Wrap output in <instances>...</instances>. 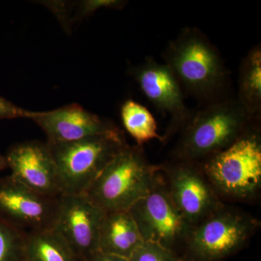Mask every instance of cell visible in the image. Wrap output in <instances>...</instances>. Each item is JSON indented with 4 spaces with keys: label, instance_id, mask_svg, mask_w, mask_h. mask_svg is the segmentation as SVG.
Returning <instances> with one entry per match:
<instances>
[{
    "label": "cell",
    "instance_id": "cell-23",
    "mask_svg": "<svg viewBox=\"0 0 261 261\" xmlns=\"http://www.w3.org/2000/svg\"><path fill=\"white\" fill-rule=\"evenodd\" d=\"M7 167L8 166H7L6 159H5V156L0 154V172Z\"/></svg>",
    "mask_w": 261,
    "mask_h": 261
},
{
    "label": "cell",
    "instance_id": "cell-9",
    "mask_svg": "<svg viewBox=\"0 0 261 261\" xmlns=\"http://www.w3.org/2000/svg\"><path fill=\"white\" fill-rule=\"evenodd\" d=\"M106 214L84 194L61 195L57 199L51 228L86 261L98 250L99 229Z\"/></svg>",
    "mask_w": 261,
    "mask_h": 261
},
{
    "label": "cell",
    "instance_id": "cell-14",
    "mask_svg": "<svg viewBox=\"0 0 261 261\" xmlns=\"http://www.w3.org/2000/svg\"><path fill=\"white\" fill-rule=\"evenodd\" d=\"M143 243L137 224L128 211L105 215L99 229L98 251L128 259Z\"/></svg>",
    "mask_w": 261,
    "mask_h": 261
},
{
    "label": "cell",
    "instance_id": "cell-6",
    "mask_svg": "<svg viewBox=\"0 0 261 261\" xmlns=\"http://www.w3.org/2000/svg\"><path fill=\"white\" fill-rule=\"evenodd\" d=\"M258 220L224 205L192 226L184 261H221L240 251L260 226Z\"/></svg>",
    "mask_w": 261,
    "mask_h": 261
},
{
    "label": "cell",
    "instance_id": "cell-19",
    "mask_svg": "<svg viewBox=\"0 0 261 261\" xmlns=\"http://www.w3.org/2000/svg\"><path fill=\"white\" fill-rule=\"evenodd\" d=\"M128 261H184L176 252L157 244L144 242L130 255Z\"/></svg>",
    "mask_w": 261,
    "mask_h": 261
},
{
    "label": "cell",
    "instance_id": "cell-8",
    "mask_svg": "<svg viewBox=\"0 0 261 261\" xmlns=\"http://www.w3.org/2000/svg\"><path fill=\"white\" fill-rule=\"evenodd\" d=\"M161 169L173 202L192 226L224 205L198 163L174 161Z\"/></svg>",
    "mask_w": 261,
    "mask_h": 261
},
{
    "label": "cell",
    "instance_id": "cell-7",
    "mask_svg": "<svg viewBox=\"0 0 261 261\" xmlns=\"http://www.w3.org/2000/svg\"><path fill=\"white\" fill-rule=\"evenodd\" d=\"M128 211L144 242L157 244L177 254L184 250L192 226L173 202L162 169L148 194Z\"/></svg>",
    "mask_w": 261,
    "mask_h": 261
},
{
    "label": "cell",
    "instance_id": "cell-1",
    "mask_svg": "<svg viewBox=\"0 0 261 261\" xmlns=\"http://www.w3.org/2000/svg\"><path fill=\"white\" fill-rule=\"evenodd\" d=\"M253 116L238 99L216 101L192 115L175 147V161L197 163L231 145L250 127Z\"/></svg>",
    "mask_w": 261,
    "mask_h": 261
},
{
    "label": "cell",
    "instance_id": "cell-17",
    "mask_svg": "<svg viewBox=\"0 0 261 261\" xmlns=\"http://www.w3.org/2000/svg\"><path fill=\"white\" fill-rule=\"evenodd\" d=\"M123 126L136 142L141 146L154 139L164 141L158 134L157 123L152 113L140 103L128 99L121 107Z\"/></svg>",
    "mask_w": 261,
    "mask_h": 261
},
{
    "label": "cell",
    "instance_id": "cell-16",
    "mask_svg": "<svg viewBox=\"0 0 261 261\" xmlns=\"http://www.w3.org/2000/svg\"><path fill=\"white\" fill-rule=\"evenodd\" d=\"M239 102L249 114L255 116L261 107V50L260 45L249 51L240 73Z\"/></svg>",
    "mask_w": 261,
    "mask_h": 261
},
{
    "label": "cell",
    "instance_id": "cell-21",
    "mask_svg": "<svg viewBox=\"0 0 261 261\" xmlns=\"http://www.w3.org/2000/svg\"><path fill=\"white\" fill-rule=\"evenodd\" d=\"M123 2L116 0H88L82 3L81 15H87L102 8H118Z\"/></svg>",
    "mask_w": 261,
    "mask_h": 261
},
{
    "label": "cell",
    "instance_id": "cell-5",
    "mask_svg": "<svg viewBox=\"0 0 261 261\" xmlns=\"http://www.w3.org/2000/svg\"><path fill=\"white\" fill-rule=\"evenodd\" d=\"M61 195L85 194L103 170L127 145L123 133L68 142H48Z\"/></svg>",
    "mask_w": 261,
    "mask_h": 261
},
{
    "label": "cell",
    "instance_id": "cell-3",
    "mask_svg": "<svg viewBox=\"0 0 261 261\" xmlns=\"http://www.w3.org/2000/svg\"><path fill=\"white\" fill-rule=\"evenodd\" d=\"M202 171L220 198L252 200L261 187V140L250 128L226 149L202 161Z\"/></svg>",
    "mask_w": 261,
    "mask_h": 261
},
{
    "label": "cell",
    "instance_id": "cell-4",
    "mask_svg": "<svg viewBox=\"0 0 261 261\" xmlns=\"http://www.w3.org/2000/svg\"><path fill=\"white\" fill-rule=\"evenodd\" d=\"M168 68L181 87L201 98H212L224 89L227 72L217 49L200 31L186 29L169 44Z\"/></svg>",
    "mask_w": 261,
    "mask_h": 261
},
{
    "label": "cell",
    "instance_id": "cell-2",
    "mask_svg": "<svg viewBox=\"0 0 261 261\" xmlns=\"http://www.w3.org/2000/svg\"><path fill=\"white\" fill-rule=\"evenodd\" d=\"M161 171L141 146L126 145L84 194L105 213L128 211L150 191Z\"/></svg>",
    "mask_w": 261,
    "mask_h": 261
},
{
    "label": "cell",
    "instance_id": "cell-12",
    "mask_svg": "<svg viewBox=\"0 0 261 261\" xmlns=\"http://www.w3.org/2000/svg\"><path fill=\"white\" fill-rule=\"evenodd\" d=\"M11 176L34 191L50 197L61 195L54 160L48 144H18L5 156Z\"/></svg>",
    "mask_w": 261,
    "mask_h": 261
},
{
    "label": "cell",
    "instance_id": "cell-22",
    "mask_svg": "<svg viewBox=\"0 0 261 261\" xmlns=\"http://www.w3.org/2000/svg\"><path fill=\"white\" fill-rule=\"evenodd\" d=\"M86 261H128V259L118 255L103 253L97 250Z\"/></svg>",
    "mask_w": 261,
    "mask_h": 261
},
{
    "label": "cell",
    "instance_id": "cell-18",
    "mask_svg": "<svg viewBox=\"0 0 261 261\" xmlns=\"http://www.w3.org/2000/svg\"><path fill=\"white\" fill-rule=\"evenodd\" d=\"M27 233L0 218V261H24Z\"/></svg>",
    "mask_w": 261,
    "mask_h": 261
},
{
    "label": "cell",
    "instance_id": "cell-11",
    "mask_svg": "<svg viewBox=\"0 0 261 261\" xmlns=\"http://www.w3.org/2000/svg\"><path fill=\"white\" fill-rule=\"evenodd\" d=\"M135 76L147 99L171 116L163 140L183 130L192 115L185 105L181 86L168 65L148 59L135 70Z\"/></svg>",
    "mask_w": 261,
    "mask_h": 261
},
{
    "label": "cell",
    "instance_id": "cell-20",
    "mask_svg": "<svg viewBox=\"0 0 261 261\" xmlns=\"http://www.w3.org/2000/svg\"><path fill=\"white\" fill-rule=\"evenodd\" d=\"M34 113L18 107L0 96V120L27 118L32 119Z\"/></svg>",
    "mask_w": 261,
    "mask_h": 261
},
{
    "label": "cell",
    "instance_id": "cell-15",
    "mask_svg": "<svg viewBox=\"0 0 261 261\" xmlns=\"http://www.w3.org/2000/svg\"><path fill=\"white\" fill-rule=\"evenodd\" d=\"M24 261H83L53 228L27 233Z\"/></svg>",
    "mask_w": 261,
    "mask_h": 261
},
{
    "label": "cell",
    "instance_id": "cell-13",
    "mask_svg": "<svg viewBox=\"0 0 261 261\" xmlns=\"http://www.w3.org/2000/svg\"><path fill=\"white\" fill-rule=\"evenodd\" d=\"M32 121L47 135L48 142H68L99 135L122 133L111 122L71 104L47 112H35Z\"/></svg>",
    "mask_w": 261,
    "mask_h": 261
},
{
    "label": "cell",
    "instance_id": "cell-10",
    "mask_svg": "<svg viewBox=\"0 0 261 261\" xmlns=\"http://www.w3.org/2000/svg\"><path fill=\"white\" fill-rule=\"evenodd\" d=\"M58 197L34 191L11 175L5 176L0 178V218L24 232L51 228Z\"/></svg>",
    "mask_w": 261,
    "mask_h": 261
}]
</instances>
